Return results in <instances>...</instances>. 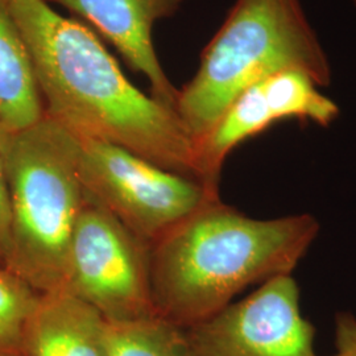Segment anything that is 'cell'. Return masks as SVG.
<instances>
[{"instance_id": "12", "label": "cell", "mask_w": 356, "mask_h": 356, "mask_svg": "<svg viewBox=\"0 0 356 356\" xmlns=\"http://www.w3.org/2000/svg\"><path fill=\"white\" fill-rule=\"evenodd\" d=\"M106 346L108 356H193L188 330L157 314L107 321Z\"/></svg>"}, {"instance_id": "1", "label": "cell", "mask_w": 356, "mask_h": 356, "mask_svg": "<svg viewBox=\"0 0 356 356\" xmlns=\"http://www.w3.org/2000/svg\"><path fill=\"white\" fill-rule=\"evenodd\" d=\"M4 1L28 47L47 116L76 138L197 178L194 141L177 111L138 89L89 28L47 0Z\"/></svg>"}, {"instance_id": "14", "label": "cell", "mask_w": 356, "mask_h": 356, "mask_svg": "<svg viewBox=\"0 0 356 356\" xmlns=\"http://www.w3.org/2000/svg\"><path fill=\"white\" fill-rule=\"evenodd\" d=\"M11 135L0 126V267L7 266L11 245V193L7 166Z\"/></svg>"}, {"instance_id": "2", "label": "cell", "mask_w": 356, "mask_h": 356, "mask_svg": "<svg viewBox=\"0 0 356 356\" xmlns=\"http://www.w3.org/2000/svg\"><path fill=\"white\" fill-rule=\"evenodd\" d=\"M319 232L310 214L254 219L214 200L151 245L157 316L189 330L247 286L292 275Z\"/></svg>"}, {"instance_id": "5", "label": "cell", "mask_w": 356, "mask_h": 356, "mask_svg": "<svg viewBox=\"0 0 356 356\" xmlns=\"http://www.w3.org/2000/svg\"><path fill=\"white\" fill-rule=\"evenodd\" d=\"M79 170L88 197L149 247L219 198L197 178L168 170L101 140L81 139Z\"/></svg>"}, {"instance_id": "10", "label": "cell", "mask_w": 356, "mask_h": 356, "mask_svg": "<svg viewBox=\"0 0 356 356\" xmlns=\"http://www.w3.org/2000/svg\"><path fill=\"white\" fill-rule=\"evenodd\" d=\"M106 322L64 289L40 293L26 326L24 356H108Z\"/></svg>"}, {"instance_id": "15", "label": "cell", "mask_w": 356, "mask_h": 356, "mask_svg": "<svg viewBox=\"0 0 356 356\" xmlns=\"http://www.w3.org/2000/svg\"><path fill=\"white\" fill-rule=\"evenodd\" d=\"M335 354L331 356H356V318L348 312L335 316L334 326Z\"/></svg>"}, {"instance_id": "11", "label": "cell", "mask_w": 356, "mask_h": 356, "mask_svg": "<svg viewBox=\"0 0 356 356\" xmlns=\"http://www.w3.org/2000/svg\"><path fill=\"white\" fill-rule=\"evenodd\" d=\"M45 118L33 63L24 38L0 0V126L15 134Z\"/></svg>"}, {"instance_id": "4", "label": "cell", "mask_w": 356, "mask_h": 356, "mask_svg": "<svg viewBox=\"0 0 356 356\" xmlns=\"http://www.w3.org/2000/svg\"><path fill=\"white\" fill-rule=\"evenodd\" d=\"M79 140L45 115L11 135V245L7 266L38 293L64 288L70 242L86 202Z\"/></svg>"}, {"instance_id": "6", "label": "cell", "mask_w": 356, "mask_h": 356, "mask_svg": "<svg viewBox=\"0 0 356 356\" xmlns=\"http://www.w3.org/2000/svg\"><path fill=\"white\" fill-rule=\"evenodd\" d=\"M151 247L86 194L70 242L64 291L107 321L154 316Z\"/></svg>"}, {"instance_id": "9", "label": "cell", "mask_w": 356, "mask_h": 356, "mask_svg": "<svg viewBox=\"0 0 356 356\" xmlns=\"http://www.w3.org/2000/svg\"><path fill=\"white\" fill-rule=\"evenodd\" d=\"M48 1V0H47ZM85 19L147 76L153 97L176 110L178 91L161 67L152 41L153 26L182 0H49Z\"/></svg>"}, {"instance_id": "13", "label": "cell", "mask_w": 356, "mask_h": 356, "mask_svg": "<svg viewBox=\"0 0 356 356\" xmlns=\"http://www.w3.org/2000/svg\"><path fill=\"white\" fill-rule=\"evenodd\" d=\"M38 296L26 280L0 267V356H24L26 326Z\"/></svg>"}, {"instance_id": "8", "label": "cell", "mask_w": 356, "mask_h": 356, "mask_svg": "<svg viewBox=\"0 0 356 356\" xmlns=\"http://www.w3.org/2000/svg\"><path fill=\"white\" fill-rule=\"evenodd\" d=\"M316 81L301 70H284L267 76L229 104L213 128L194 144L195 176L218 191L227 156L243 141L286 119L327 127L338 118L337 103L323 95Z\"/></svg>"}, {"instance_id": "16", "label": "cell", "mask_w": 356, "mask_h": 356, "mask_svg": "<svg viewBox=\"0 0 356 356\" xmlns=\"http://www.w3.org/2000/svg\"><path fill=\"white\" fill-rule=\"evenodd\" d=\"M350 1H351V3H353V4L356 7V0H350Z\"/></svg>"}, {"instance_id": "7", "label": "cell", "mask_w": 356, "mask_h": 356, "mask_svg": "<svg viewBox=\"0 0 356 356\" xmlns=\"http://www.w3.org/2000/svg\"><path fill=\"white\" fill-rule=\"evenodd\" d=\"M188 335L193 356H319L316 329L301 313L292 275L261 282Z\"/></svg>"}, {"instance_id": "3", "label": "cell", "mask_w": 356, "mask_h": 356, "mask_svg": "<svg viewBox=\"0 0 356 356\" xmlns=\"http://www.w3.org/2000/svg\"><path fill=\"white\" fill-rule=\"evenodd\" d=\"M284 70L330 83L329 58L300 0H236L209 42L176 111L194 144L244 90Z\"/></svg>"}]
</instances>
